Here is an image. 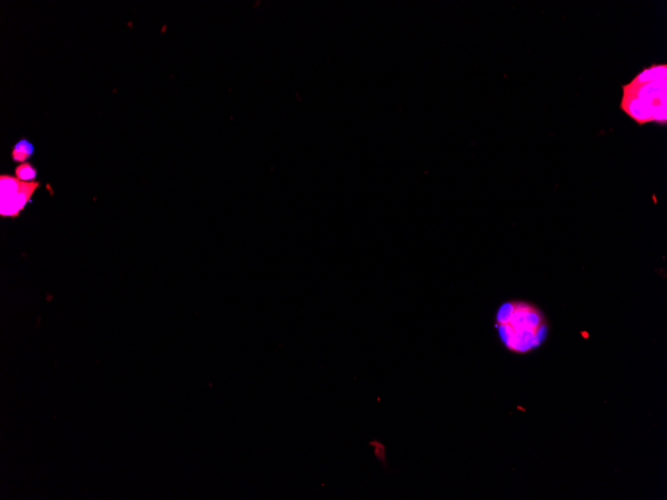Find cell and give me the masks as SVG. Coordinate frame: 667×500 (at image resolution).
Here are the masks:
<instances>
[{"label":"cell","mask_w":667,"mask_h":500,"mask_svg":"<svg viewBox=\"0 0 667 500\" xmlns=\"http://www.w3.org/2000/svg\"><path fill=\"white\" fill-rule=\"evenodd\" d=\"M495 328L502 346L518 355L538 348L548 333L547 322L541 310L524 301H509L500 305Z\"/></svg>","instance_id":"obj_1"},{"label":"cell","mask_w":667,"mask_h":500,"mask_svg":"<svg viewBox=\"0 0 667 500\" xmlns=\"http://www.w3.org/2000/svg\"><path fill=\"white\" fill-rule=\"evenodd\" d=\"M40 186V182H22L13 176L1 175L0 215L13 218L18 217Z\"/></svg>","instance_id":"obj_2"},{"label":"cell","mask_w":667,"mask_h":500,"mask_svg":"<svg viewBox=\"0 0 667 500\" xmlns=\"http://www.w3.org/2000/svg\"><path fill=\"white\" fill-rule=\"evenodd\" d=\"M620 109L639 125L652 122V104L632 93L623 92Z\"/></svg>","instance_id":"obj_3"},{"label":"cell","mask_w":667,"mask_h":500,"mask_svg":"<svg viewBox=\"0 0 667 500\" xmlns=\"http://www.w3.org/2000/svg\"><path fill=\"white\" fill-rule=\"evenodd\" d=\"M667 79V65L666 64H652L650 67H645L641 70L636 76L632 79V83L644 84L648 82L661 81Z\"/></svg>","instance_id":"obj_4"},{"label":"cell","mask_w":667,"mask_h":500,"mask_svg":"<svg viewBox=\"0 0 667 500\" xmlns=\"http://www.w3.org/2000/svg\"><path fill=\"white\" fill-rule=\"evenodd\" d=\"M34 153V146L31 141L27 139H22L13 146L11 151V159L18 163H24L29 158H31Z\"/></svg>","instance_id":"obj_5"},{"label":"cell","mask_w":667,"mask_h":500,"mask_svg":"<svg viewBox=\"0 0 667 500\" xmlns=\"http://www.w3.org/2000/svg\"><path fill=\"white\" fill-rule=\"evenodd\" d=\"M15 177L22 182H33L38 177V170L29 162H24L16 167Z\"/></svg>","instance_id":"obj_6"}]
</instances>
